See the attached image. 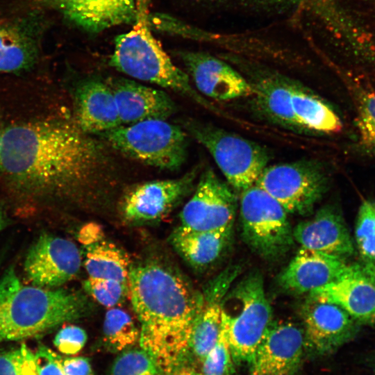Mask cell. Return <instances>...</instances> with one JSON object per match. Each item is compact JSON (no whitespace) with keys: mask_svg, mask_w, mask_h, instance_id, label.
<instances>
[{"mask_svg":"<svg viewBox=\"0 0 375 375\" xmlns=\"http://www.w3.org/2000/svg\"><path fill=\"white\" fill-rule=\"evenodd\" d=\"M133 28L115 39L110 65L136 79L156 84L182 94L211 110H216L191 85L188 75L176 67L150 31L147 0H136Z\"/></svg>","mask_w":375,"mask_h":375,"instance_id":"4","label":"cell"},{"mask_svg":"<svg viewBox=\"0 0 375 375\" xmlns=\"http://www.w3.org/2000/svg\"><path fill=\"white\" fill-rule=\"evenodd\" d=\"M233 227L215 231H194L181 226L171 234L170 242L191 266L206 268L215 264L228 250Z\"/></svg>","mask_w":375,"mask_h":375,"instance_id":"26","label":"cell"},{"mask_svg":"<svg viewBox=\"0 0 375 375\" xmlns=\"http://www.w3.org/2000/svg\"><path fill=\"white\" fill-rule=\"evenodd\" d=\"M291 102L294 114L305 132L338 133L343 129L338 112L310 89L292 79Z\"/></svg>","mask_w":375,"mask_h":375,"instance_id":"27","label":"cell"},{"mask_svg":"<svg viewBox=\"0 0 375 375\" xmlns=\"http://www.w3.org/2000/svg\"><path fill=\"white\" fill-rule=\"evenodd\" d=\"M180 57L201 94L217 101L252 96L249 81L227 62L201 51H183Z\"/></svg>","mask_w":375,"mask_h":375,"instance_id":"16","label":"cell"},{"mask_svg":"<svg viewBox=\"0 0 375 375\" xmlns=\"http://www.w3.org/2000/svg\"><path fill=\"white\" fill-rule=\"evenodd\" d=\"M65 17L84 30L99 33L134 22L135 0H49Z\"/></svg>","mask_w":375,"mask_h":375,"instance_id":"22","label":"cell"},{"mask_svg":"<svg viewBox=\"0 0 375 375\" xmlns=\"http://www.w3.org/2000/svg\"><path fill=\"white\" fill-rule=\"evenodd\" d=\"M140 340V328L131 315L118 308H111L105 315L102 340L111 353H121L132 348Z\"/></svg>","mask_w":375,"mask_h":375,"instance_id":"29","label":"cell"},{"mask_svg":"<svg viewBox=\"0 0 375 375\" xmlns=\"http://www.w3.org/2000/svg\"><path fill=\"white\" fill-rule=\"evenodd\" d=\"M309 294L341 307L360 326H375V277L359 263L351 264L341 277Z\"/></svg>","mask_w":375,"mask_h":375,"instance_id":"17","label":"cell"},{"mask_svg":"<svg viewBox=\"0 0 375 375\" xmlns=\"http://www.w3.org/2000/svg\"><path fill=\"white\" fill-rule=\"evenodd\" d=\"M196 370L192 367L185 365L178 369L172 375H195Z\"/></svg>","mask_w":375,"mask_h":375,"instance_id":"40","label":"cell"},{"mask_svg":"<svg viewBox=\"0 0 375 375\" xmlns=\"http://www.w3.org/2000/svg\"><path fill=\"white\" fill-rule=\"evenodd\" d=\"M88 310L82 294L25 286L10 267L0 280V342L40 335Z\"/></svg>","mask_w":375,"mask_h":375,"instance_id":"3","label":"cell"},{"mask_svg":"<svg viewBox=\"0 0 375 375\" xmlns=\"http://www.w3.org/2000/svg\"><path fill=\"white\" fill-rule=\"evenodd\" d=\"M351 265L345 259L301 247L278 282L289 292L310 293L341 277Z\"/></svg>","mask_w":375,"mask_h":375,"instance_id":"20","label":"cell"},{"mask_svg":"<svg viewBox=\"0 0 375 375\" xmlns=\"http://www.w3.org/2000/svg\"><path fill=\"white\" fill-rule=\"evenodd\" d=\"M306 346L303 329L272 322L250 362L247 375H295Z\"/></svg>","mask_w":375,"mask_h":375,"instance_id":"13","label":"cell"},{"mask_svg":"<svg viewBox=\"0 0 375 375\" xmlns=\"http://www.w3.org/2000/svg\"><path fill=\"white\" fill-rule=\"evenodd\" d=\"M233 358L226 333L222 324L218 339L201 363L195 375H233Z\"/></svg>","mask_w":375,"mask_h":375,"instance_id":"33","label":"cell"},{"mask_svg":"<svg viewBox=\"0 0 375 375\" xmlns=\"http://www.w3.org/2000/svg\"><path fill=\"white\" fill-rule=\"evenodd\" d=\"M355 248L360 265L375 277V200H363L358 208L354 228Z\"/></svg>","mask_w":375,"mask_h":375,"instance_id":"30","label":"cell"},{"mask_svg":"<svg viewBox=\"0 0 375 375\" xmlns=\"http://www.w3.org/2000/svg\"><path fill=\"white\" fill-rule=\"evenodd\" d=\"M238 208L234 190L210 167L201 171L194 192L180 212L181 226L194 231L231 228Z\"/></svg>","mask_w":375,"mask_h":375,"instance_id":"10","label":"cell"},{"mask_svg":"<svg viewBox=\"0 0 375 375\" xmlns=\"http://www.w3.org/2000/svg\"><path fill=\"white\" fill-rule=\"evenodd\" d=\"M7 225V219L6 217L2 211V210L0 208V232Z\"/></svg>","mask_w":375,"mask_h":375,"instance_id":"41","label":"cell"},{"mask_svg":"<svg viewBox=\"0 0 375 375\" xmlns=\"http://www.w3.org/2000/svg\"><path fill=\"white\" fill-rule=\"evenodd\" d=\"M221 310L233 360L250 364L272 322V310L260 274L250 273L231 287Z\"/></svg>","mask_w":375,"mask_h":375,"instance_id":"5","label":"cell"},{"mask_svg":"<svg viewBox=\"0 0 375 375\" xmlns=\"http://www.w3.org/2000/svg\"><path fill=\"white\" fill-rule=\"evenodd\" d=\"M294 241L301 247L347 260L355 253V244L338 206L327 204L310 219L293 228Z\"/></svg>","mask_w":375,"mask_h":375,"instance_id":"18","label":"cell"},{"mask_svg":"<svg viewBox=\"0 0 375 375\" xmlns=\"http://www.w3.org/2000/svg\"><path fill=\"white\" fill-rule=\"evenodd\" d=\"M352 90L356 107V147L367 156H375V87L356 85Z\"/></svg>","mask_w":375,"mask_h":375,"instance_id":"28","label":"cell"},{"mask_svg":"<svg viewBox=\"0 0 375 375\" xmlns=\"http://www.w3.org/2000/svg\"><path fill=\"white\" fill-rule=\"evenodd\" d=\"M79 240L85 247L84 265L89 278L128 282L131 268L128 256L103 239L100 227L86 225L80 231Z\"/></svg>","mask_w":375,"mask_h":375,"instance_id":"25","label":"cell"},{"mask_svg":"<svg viewBox=\"0 0 375 375\" xmlns=\"http://www.w3.org/2000/svg\"><path fill=\"white\" fill-rule=\"evenodd\" d=\"M85 291L99 303L107 308L122 304L129 294L128 282L89 278L83 282Z\"/></svg>","mask_w":375,"mask_h":375,"instance_id":"34","label":"cell"},{"mask_svg":"<svg viewBox=\"0 0 375 375\" xmlns=\"http://www.w3.org/2000/svg\"><path fill=\"white\" fill-rule=\"evenodd\" d=\"M201 167L195 166L181 177L154 180L132 185L121 202L124 219L133 223L160 220L194 189Z\"/></svg>","mask_w":375,"mask_h":375,"instance_id":"11","label":"cell"},{"mask_svg":"<svg viewBox=\"0 0 375 375\" xmlns=\"http://www.w3.org/2000/svg\"><path fill=\"white\" fill-rule=\"evenodd\" d=\"M240 217L243 240L260 257L277 259L293 245L288 212L256 184L240 192Z\"/></svg>","mask_w":375,"mask_h":375,"instance_id":"8","label":"cell"},{"mask_svg":"<svg viewBox=\"0 0 375 375\" xmlns=\"http://www.w3.org/2000/svg\"><path fill=\"white\" fill-rule=\"evenodd\" d=\"M129 297L140 322V347L164 375L188 365L192 326L202 294L180 274L158 263L131 267Z\"/></svg>","mask_w":375,"mask_h":375,"instance_id":"2","label":"cell"},{"mask_svg":"<svg viewBox=\"0 0 375 375\" xmlns=\"http://www.w3.org/2000/svg\"><path fill=\"white\" fill-rule=\"evenodd\" d=\"M55 358L65 375H94L87 358L62 356L56 353Z\"/></svg>","mask_w":375,"mask_h":375,"instance_id":"37","label":"cell"},{"mask_svg":"<svg viewBox=\"0 0 375 375\" xmlns=\"http://www.w3.org/2000/svg\"><path fill=\"white\" fill-rule=\"evenodd\" d=\"M182 127L208 150L226 181L238 192L254 185L272 158L265 147L210 123L189 118Z\"/></svg>","mask_w":375,"mask_h":375,"instance_id":"6","label":"cell"},{"mask_svg":"<svg viewBox=\"0 0 375 375\" xmlns=\"http://www.w3.org/2000/svg\"><path fill=\"white\" fill-rule=\"evenodd\" d=\"M76 124L84 133H103L122 125L112 91L108 83L89 79L75 92Z\"/></svg>","mask_w":375,"mask_h":375,"instance_id":"23","label":"cell"},{"mask_svg":"<svg viewBox=\"0 0 375 375\" xmlns=\"http://www.w3.org/2000/svg\"><path fill=\"white\" fill-rule=\"evenodd\" d=\"M238 267H229L206 286L189 342V358L201 364L215 344L222 328V302L238 276Z\"/></svg>","mask_w":375,"mask_h":375,"instance_id":"19","label":"cell"},{"mask_svg":"<svg viewBox=\"0 0 375 375\" xmlns=\"http://www.w3.org/2000/svg\"><path fill=\"white\" fill-rule=\"evenodd\" d=\"M33 19L0 22V72H20L38 60L40 28Z\"/></svg>","mask_w":375,"mask_h":375,"instance_id":"24","label":"cell"},{"mask_svg":"<svg viewBox=\"0 0 375 375\" xmlns=\"http://www.w3.org/2000/svg\"><path fill=\"white\" fill-rule=\"evenodd\" d=\"M88 335L84 329L68 325L61 328L56 335L53 344L56 349L65 355H74L85 346Z\"/></svg>","mask_w":375,"mask_h":375,"instance_id":"35","label":"cell"},{"mask_svg":"<svg viewBox=\"0 0 375 375\" xmlns=\"http://www.w3.org/2000/svg\"><path fill=\"white\" fill-rule=\"evenodd\" d=\"M101 159L99 145L72 122H26L3 131L1 174L29 194L71 191L93 178Z\"/></svg>","mask_w":375,"mask_h":375,"instance_id":"1","label":"cell"},{"mask_svg":"<svg viewBox=\"0 0 375 375\" xmlns=\"http://www.w3.org/2000/svg\"><path fill=\"white\" fill-rule=\"evenodd\" d=\"M55 352L44 345H40L34 357L40 375H65L55 358Z\"/></svg>","mask_w":375,"mask_h":375,"instance_id":"36","label":"cell"},{"mask_svg":"<svg viewBox=\"0 0 375 375\" xmlns=\"http://www.w3.org/2000/svg\"><path fill=\"white\" fill-rule=\"evenodd\" d=\"M222 3H233L239 6L281 11L282 12L307 13L316 18L326 11L330 0H219Z\"/></svg>","mask_w":375,"mask_h":375,"instance_id":"32","label":"cell"},{"mask_svg":"<svg viewBox=\"0 0 375 375\" xmlns=\"http://www.w3.org/2000/svg\"><path fill=\"white\" fill-rule=\"evenodd\" d=\"M330 177L314 159L267 165L256 182L288 212L306 215L328 190Z\"/></svg>","mask_w":375,"mask_h":375,"instance_id":"9","label":"cell"},{"mask_svg":"<svg viewBox=\"0 0 375 375\" xmlns=\"http://www.w3.org/2000/svg\"><path fill=\"white\" fill-rule=\"evenodd\" d=\"M235 60L245 72L244 76L252 86L251 97L260 114L276 125L294 132L306 133L293 112L292 78L244 59L235 58Z\"/></svg>","mask_w":375,"mask_h":375,"instance_id":"14","label":"cell"},{"mask_svg":"<svg viewBox=\"0 0 375 375\" xmlns=\"http://www.w3.org/2000/svg\"><path fill=\"white\" fill-rule=\"evenodd\" d=\"M301 316L306 345L321 355L333 353L349 342L360 326L341 307L310 297Z\"/></svg>","mask_w":375,"mask_h":375,"instance_id":"15","label":"cell"},{"mask_svg":"<svg viewBox=\"0 0 375 375\" xmlns=\"http://www.w3.org/2000/svg\"><path fill=\"white\" fill-rule=\"evenodd\" d=\"M2 140H3V131L0 130V174H1V147H2Z\"/></svg>","mask_w":375,"mask_h":375,"instance_id":"42","label":"cell"},{"mask_svg":"<svg viewBox=\"0 0 375 375\" xmlns=\"http://www.w3.org/2000/svg\"><path fill=\"white\" fill-rule=\"evenodd\" d=\"M107 83L114 94L122 125L167 119L176 111L174 101L163 90L124 78H110Z\"/></svg>","mask_w":375,"mask_h":375,"instance_id":"21","label":"cell"},{"mask_svg":"<svg viewBox=\"0 0 375 375\" xmlns=\"http://www.w3.org/2000/svg\"><path fill=\"white\" fill-rule=\"evenodd\" d=\"M19 348L0 352V375H19Z\"/></svg>","mask_w":375,"mask_h":375,"instance_id":"39","label":"cell"},{"mask_svg":"<svg viewBox=\"0 0 375 375\" xmlns=\"http://www.w3.org/2000/svg\"><path fill=\"white\" fill-rule=\"evenodd\" d=\"M106 375H164V373L153 357L140 347L121 352Z\"/></svg>","mask_w":375,"mask_h":375,"instance_id":"31","label":"cell"},{"mask_svg":"<svg viewBox=\"0 0 375 375\" xmlns=\"http://www.w3.org/2000/svg\"><path fill=\"white\" fill-rule=\"evenodd\" d=\"M101 135L124 155L160 169H179L187 159V132L166 119L121 125Z\"/></svg>","mask_w":375,"mask_h":375,"instance_id":"7","label":"cell"},{"mask_svg":"<svg viewBox=\"0 0 375 375\" xmlns=\"http://www.w3.org/2000/svg\"><path fill=\"white\" fill-rule=\"evenodd\" d=\"M18 371L19 375H40L34 353L25 344L19 348Z\"/></svg>","mask_w":375,"mask_h":375,"instance_id":"38","label":"cell"},{"mask_svg":"<svg viewBox=\"0 0 375 375\" xmlns=\"http://www.w3.org/2000/svg\"><path fill=\"white\" fill-rule=\"evenodd\" d=\"M81 255L72 241L42 234L30 247L24 261V271L32 285L57 288L79 272Z\"/></svg>","mask_w":375,"mask_h":375,"instance_id":"12","label":"cell"}]
</instances>
